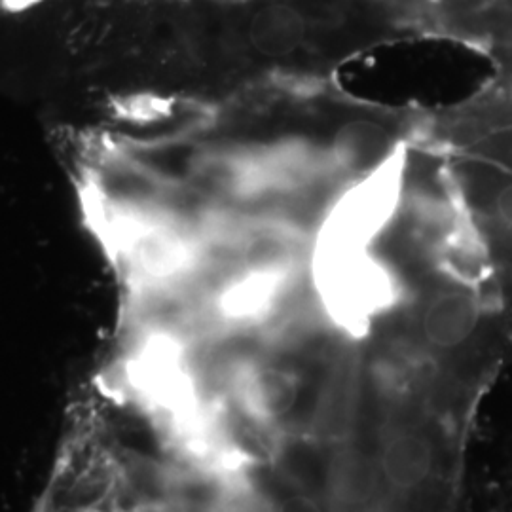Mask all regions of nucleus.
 <instances>
[{
	"mask_svg": "<svg viewBox=\"0 0 512 512\" xmlns=\"http://www.w3.org/2000/svg\"><path fill=\"white\" fill-rule=\"evenodd\" d=\"M482 304L463 287L442 289L429 298L421 313V330L435 348L452 351L467 346L482 323Z\"/></svg>",
	"mask_w": 512,
	"mask_h": 512,
	"instance_id": "obj_1",
	"label": "nucleus"
},
{
	"mask_svg": "<svg viewBox=\"0 0 512 512\" xmlns=\"http://www.w3.org/2000/svg\"><path fill=\"white\" fill-rule=\"evenodd\" d=\"M435 459L433 440L418 427L399 425L382 440V475L397 492L410 494L421 488L435 469Z\"/></svg>",
	"mask_w": 512,
	"mask_h": 512,
	"instance_id": "obj_2",
	"label": "nucleus"
},
{
	"mask_svg": "<svg viewBox=\"0 0 512 512\" xmlns=\"http://www.w3.org/2000/svg\"><path fill=\"white\" fill-rule=\"evenodd\" d=\"M249 35L260 54L285 57L302 46L306 37V21L293 6L275 4L256 14Z\"/></svg>",
	"mask_w": 512,
	"mask_h": 512,
	"instance_id": "obj_3",
	"label": "nucleus"
},
{
	"mask_svg": "<svg viewBox=\"0 0 512 512\" xmlns=\"http://www.w3.org/2000/svg\"><path fill=\"white\" fill-rule=\"evenodd\" d=\"M357 412V391L349 374L330 380L313 416V429L323 440L346 439Z\"/></svg>",
	"mask_w": 512,
	"mask_h": 512,
	"instance_id": "obj_4",
	"label": "nucleus"
},
{
	"mask_svg": "<svg viewBox=\"0 0 512 512\" xmlns=\"http://www.w3.org/2000/svg\"><path fill=\"white\" fill-rule=\"evenodd\" d=\"M274 512H323L315 497L302 488H294L291 492L277 497Z\"/></svg>",
	"mask_w": 512,
	"mask_h": 512,
	"instance_id": "obj_5",
	"label": "nucleus"
},
{
	"mask_svg": "<svg viewBox=\"0 0 512 512\" xmlns=\"http://www.w3.org/2000/svg\"><path fill=\"white\" fill-rule=\"evenodd\" d=\"M494 217L505 230L512 232V183L505 184L495 194Z\"/></svg>",
	"mask_w": 512,
	"mask_h": 512,
	"instance_id": "obj_6",
	"label": "nucleus"
}]
</instances>
